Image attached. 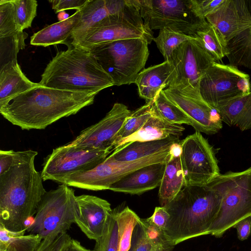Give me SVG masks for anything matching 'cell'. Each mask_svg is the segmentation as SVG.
I'll use <instances>...</instances> for the list:
<instances>
[{"label":"cell","mask_w":251,"mask_h":251,"mask_svg":"<svg viewBox=\"0 0 251 251\" xmlns=\"http://www.w3.org/2000/svg\"><path fill=\"white\" fill-rule=\"evenodd\" d=\"M210 183L221 194V203L208 234L220 238L237 223L251 216V167L221 174Z\"/></svg>","instance_id":"cell-6"},{"label":"cell","mask_w":251,"mask_h":251,"mask_svg":"<svg viewBox=\"0 0 251 251\" xmlns=\"http://www.w3.org/2000/svg\"><path fill=\"white\" fill-rule=\"evenodd\" d=\"M72 237L67 232L43 239L36 251H61Z\"/></svg>","instance_id":"cell-40"},{"label":"cell","mask_w":251,"mask_h":251,"mask_svg":"<svg viewBox=\"0 0 251 251\" xmlns=\"http://www.w3.org/2000/svg\"><path fill=\"white\" fill-rule=\"evenodd\" d=\"M172 67L168 61L144 69L137 75L134 83L140 98L146 103L153 102L158 94L169 86Z\"/></svg>","instance_id":"cell-21"},{"label":"cell","mask_w":251,"mask_h":251,"mask_svg":"<svg viewBox=\"0 0 251 251\" xmlns=\"http://www.w3.org/2000/svg\"><path fill=\"white\" fill-rule=\"evenodd\" d=\"M233 227L237 230V237L239 240L247 239L251 232V216L240 221Z\"/></svg>","instance_id":"cell-46"},{"label":"cell","mask_w":251,"mask_h":251,"mask_svg":"<svg viewBox=\"0 0 251 251\" xmlns=\"http://www.w3.org/2000/svg\"><path fill=\"white\" fill-rule=\"evenodd\" d=\"M205 19L227 42L251 27V0H224Z\"/></svg>","instance_id":"cell-17"},{"label":"cell","mask_w":251,"mask_h":251,"mask_svg":"<svg viewBox=\"0 0 251 251\" xmlns=\"http://www.w3.org/2000/svg\"><path fill=\"white\" fill-rule=\"evenodd\" d=\"M89 0H51L52 8L55 13L68 9L80 10L88 2Z\"/></svg>","instance_id":"cell-42"},{"label":"cell","mask_w":251,"mask_h":251,"mask_svg":"<svg viewBox=\"0 0 251 251\" xmlns=\"http://www.w3.org/2000/svg\"><path fill=\"white\" fill-rule=\"evenodd\" d=\"M148 42L142 38L119 40L93 45L88 49L113 80L114 85L134 83L149 55Z\"/></svg>","instance_id":"cell-5"},{"label":"cell","mask_w":251,"mask_h":251,"mask_svg":"<svg viewBox=\"0 0 251 251\" xmlns=\"http://www.w3.org/2000/svg\"><path fill=\"white\" fill-rule=\"evenodd\" d=\"M22 32L17 25L11 0H0V38L13 36Z\"/></svg>","instance_id":"cell-36"},{"label":"cell","mask_w":251,"mask_h":251,"mask_svg":"<svg viewBox=\"0 0 251 251\" xmlns=\"http://www.w3.org/2000/svg\"><path fill=\"white\" fill-rule=\"evenodd\" d=\"M163 91L187 115L196 131L213 135L222 129L223 122L217 110L202 99L199 90L185 83L169 87Z\"/></svg>","instance_id":"cell-14"},{"label":"cell","mask_w":251,"mask_h":251,"mask_svg":"<svg viewBox=\"0 0 251 251\" xmlns=\"http://www.w3.org/2000/svg\"><path fill=\"white\" fill-rule=\"evenodd\" d=\"M226 47V57L229 64L243 66L251 71V27L228 41Z\"/></svg>","instance_id":"cell-28"},{"label":"cell","mask_w":251,"mask_h":251,"mask_svg":"<svg viewBox=\"0 0 251 251\" xmlns=\"http://www.w3.org/2000/svg\"><path fill=\"white\" fill-rule=\"evenodd\" d=\"M98 94L60 90L39 84L15 97L0 108V113L22 129H43L92 104Z\"/></svg>","instance_id":"cell-2"},{"label":"cell","mask_w":251,"mask_h":251,"mask_svg":"<svg viewBox=\"0 0 251 251\" xmlns=\"http://www.w3.org/2000/svg\"><path fill=\"white\" fill-rule=\"evenodd\" d=\"M221 196L210 183L184 185L164 207L170 215L165 232L174 245L205 235L220 209Z\"/></svg>","instance_id":"cell-3"},{"label":"cell","mask_w":251,"mask_h":251,"mask_svg":"<svg viewBox=\"0 0 251 251\" xmlns=\"http://www.w3.org/2000/svg\"><path fill=\"white\" fill-rule=\"evenodd\" d=\"M14 5L15 18L21 31L31 27L36 16L37 1L35 0H11Z\"/></svg>","instance_id":"cell-38"},{"label":"cell","mask_w":251,"mask_h":251,"mask_svg":"<svg viewBox=\"0 0 251 251\" xmlns=\"http://www.w3.org/2000/svg\"><path fill=\"white\" fill-rule=\"evenodd\" d=\"M37 154L16 151L13 165L0 175V226L9 231L26 232L47 192L34 165Z\"/></svg>","instance_id":"cell-1"},{"label":"cell","mask_w":251,"mask_h":251,"mask_svg":"<svg viewBox=\"0 0 251 251\" xmlns=\"http://www.w3.org/2000/svg\"><path fill=\"white\" fill-rule=\"evenodd\" d=\"M185 185L206 184L221 174L213 147L196 131L180 142Z\"/></svg>","instance_id":"cell-12"},{"label":"cell","mask_w":251,"mask_h":251,"mask_svg":"<svg viewBox=\"0 0 251 251\" xmlns=\"http://www.w3.org/2000/svg\"><path fill=\"white\" fill-rule=\"evenodd\" d=\"M194 37L169 28H163L159 30L158 36L154 38L153 40L163 55L165 61H168L179 46Z\"/></svg>","instance_id":"cell-34"},{"label":"cell","mask_w":251,"mask_h":251,"mask_svg":"<svg viewBox=\"0 0 251 251\" xmlns=\"http://www.w3.org/2000/svg\"><path fill=\"white\" fill-rule=\"evenodd\" d=\"M153 246L147 239L139 221L132 234L130 246L128 251H151Z\"/></svg>","instance_id":"cell-41"},{"label":"cell","mask_w":251,"mask_h":251,"mask_svg":"<svg viewBox=\"0 0 251 251\" xmlns=\"http://www.w3.org/2000/svg\"><path fill=\"white\" fill-rule=\"evenodd\" d=\"M67 50L58 51L47 64L39 83L46 87L99 93L114 86L113 80L87 49L67 41Z\"/></svg>","instance_id":"cell-4"},{"label":"cell","mask_w":251,"mask_h":251,"mask_svg":"<svg viewBox=\"0 0 251 251\" xmlns=\"http://www.w3.org/2000/svg\"><path fill=\"white\" fill-rule=\"evenodd\" d=\"M76 208L74 190L62 184L46 192L26 231L42 239L67 232L75 224Z\"/></svg>","instance_id":"cell-8"},{"label":"cell","mask_w":251,"mask_h":251,"mask_svg":"<svg viewBox=\"0 0 251 251\" xmlns=\"http://www.w3.org/2000/svg\"><path fill=\"white\" fill-rule=\"evenodd\" d=\"M127 2V0H89L80 10V19L70 38V42L104 19L123 10Z\"/></svg>","instance_id":"cell-22"},{"label":"cell","mask_w":251,"mask_h":251,"mask_svg":"<svg viewBox=\"0 0 251 251\" xmlns=\"http://www.w3.org/2000/svg\"><path fill=\"white\" fill-rule=\"evenodd\" d=\"M80 17V11L77 10L68 19L47 26L33 34L30 37V44L45 47L65 44L79 23Z\"/></svg>","instance_id":"cell-26"},{"label":"cell","mask_w":251,"mask_h":251,"mask_svg":"<svg viewBox=\"0 0 251 251\" xmlns=\"http://www.w3.org/2000/svg\"><path fill=\"white\" fill-rule=\"evenodd\" d=\"M152 103H146L144 105L131 111L114 139L113 149L122 140L134 134L142 127L152 114Z\"/></svg>","instance_id":"cell-32"},{"label":"cell","mask_w":251,"mask_h":251,"mask_svg":"<svg viewBox=\"0 0 251 251\" xmlns=\"http://www.w3.org/2000/svg\"><path fill=\"white\" fill-rule=\"evenodd\" d=\"M25 233L12 232L0 226V251H36L43 239Z\"/></svg>","instance_id":"cell-29"},{"label":"cell","mask_w":251,"mask_h":251,"mask_svg":"<svg viewBox=\"0 0 251 251\" xmlns=\"http://www.w3.org/2000/svg\"><path fill=\"white\" fill-rule=\"evenodd\" d=\"M139 222L146 237L153 247L161 245L174 248L175 246L169 241L164 230L150 222L147 218H140Z\"/></svg>","instance_id":"cell-39"},{"label":"cell","mask_w":251,"mask_h":251,"mask_svg":"<svg viewBox=\"0 0 251 251\" xmlns=\"http://www.w3.org/2000/svg\"><path fill=\"white\" fill-rule=\"evenodd\" d=\"M184 130L182 125L168 123L152 113L137 132L122 140L115 148L134 141H155L172 137L179 138Z\"/></svg>","instance_id":"cell-25"},{"label":"cell","mask_w":251,"mask_h":251,"mask_svg":"<svg viewBox=\"0 0 251 251\" xmlns=\"http://www.w3.org/2000/svg\"><path fill=\"white\" fill-rule=\"evenodd\" d=\"M169 217L170 215L165 207L157 206L152 215L147 219L165 231Z\"/></svg>","instance_id":"cell-44"},{"label":"cell","mask_w":251,"mask_h":251,"mask_svg":"<svg viewBox=\"0 0 251 251\" xmlns=\"http://www.w3.org/2000/svg\"><path fill=\"white\" fill-rule=\"evenodd\" d=\"M61 251H95L94 250L88 249L82 246L80 242L72 238L69 243Z\"/></svg>","instance_id":"cell-47"},{"label":"cell","mask_w":251,"mask_h":251,"mask_svg":"<svg viewBox=\"0 0 251 251\" xmlns=\"http://www.w3.org/2000/svg\"><path fill=\"white\" fill-rule=\"evenodd\" d=\"M195 37L215 62L219 63L226 56L227 44L216 28L207 22L198 30Z\"/></svg>","instance_id":"cell-30"},{"label":"cell","mask_w":251,"mask_h":251,"mask_svg":"<svg viewBox=\"0 0 251 251\" xmlns=\"http://www.w3.org/2000/svg\"><path fill=\"white\" fill-rule=\"evenodd\" d=\"M75 224L90 240L97 241L103 235L112 212L110 203L89 195L76 196Z\"/></svg>","instance_id":"cell-18"},{"label":"cell","mask_w":251,"mask_h":251,"mask_svg":"<svg viewBox=\"0 0 251 251\" xmlns=\"http://www.w3.org/2000/svg\"><path fill=\"white\" fill-rule=\"evenodd\" d=\"M168 61L173 70L169 87L188 83L198 90L201 78L215 62L195 37L179 46Z\"/></svg>","instance_id":"cell-15"},{"label":"cell","mask_w":251,"mask_h":251,"mask_svg":"<svg viewBox=\"0 0 251 251\" xmlns=\"http://www.w3.org/2000/svg\"><path fill=\"white\" fill-rule=\"evenodd\" d=\"M174 247L158 245L152 247L151 251H172Z\"/></svg>","instance_id":"cell-48"},{"label":"cell","mask_w":251,"mask_h":251,"mask_svg":"<svg viewBox=\"0 0 251 251\" xmlns=\"http://www.w3.org/2000/svg\"><path fill=\"white\" fill-rule=\"evenodd\" d=\"M202 99L215 109L251 92L249 75L237 67L214 62L199 83Z\"/></svg>","instance_id":"cell-10"},{"label":"cell","mask_w":251,"mask_h":251,"mask_svg":"<svg viewBox=\"0 0 251 251\" xmlns=\"http://www.w3.org/2000/svg\"><path fill=\"white\" fill-rule=\"evenodd\" d=\"M216 109L226 125L241 131L251 129V92Z\"/></svg>","instance_id":"cell-27"},{"label":"cell","mask_w":251,"mask_h":251,"mask_svg":"<svg viewBox=\"0 0 251 251\" xmlns=\"http://www.w3.org/2000/svg\"><path fill=\"white\" fill-rule=\"evenodd\" d=\"M179 138L172 137L150 141H134L118 147L109 154L114 160L132 161L171 149L175 143L179 142Z\"/></svg>","instance_id":"cell-24"},{"label":"cell","mask_w":251,"mask_h":251,"mask_svg":"<svg viewBox=\"0 0 251 251\" xmlns=\"http://www.w3.org/2000/svg\"><path fill=\"white\" fill-rule=\"evenodd\" d=\"M125 7L93 26L73 41L72 45L86 48L119 40L142 38L150 44L153 32L144 23L133 0H127Z\"/></svg>","instance_id":"cell-9"},{"label":"cell","mask_w":251,"mask_h":251,"mask_svg":"<svg viewBox=\"0 0 251 251\" xmlns=\"http://www.w3.org/2000/svg\"><path fill=\"white\" fill-rule=\"evenodd\" d=\"M180 142L172 146L170 156L166 162L158 191L160 206L164 207L172 201L185 185L180 159Z\"/></svg>","instance_id":"cell-20"},{"label":"cell","mask_w":251,"mask_h":251,"mask_svg":"<svg viewBox=\"0 0 251 251\" xmlns=\"http://www.w3.org/2000/svg\"><path fill=\"white\" fill-rule=\"evenodd\" d=\"M39 85L23 73L17 61L10 62L0 69V108L15 97Z\"/></svg>","instance_id":"cell-23"},{"label":"cell","mask_w":251,"mask_h":251,"mask_svg":"<svg viewBox=\"0 0 251 251\" xmlns=\"http://www.w3.org/2000/svg\"><path fill=\"white\" fill-rule=\"evenodd\" d=\"M166 162L154 163L139 168L115 182L109 190L138 195L152 190L160 184Z\"/></svg>","instance_id":"cell-19"},{"label":"cell","mask_w":251,"mask_h":251,"mask_svg":"<svg viewBox=\"0 0 251 251\" xmlns=\"http://www.w3.org/2000/svg\"><path fill=\"white\" fill-rule=\"evenodd\" d=\"M16 151H0V175L6 172L13 165Z\"/></svg>","instance_id":"cell-45"},{"label":"cell","mask_w":251,"mask_h":251,"mask_svg":"<svg viewBox=\"0 0 251 251\" xmlns=\"http://www.w3.org/2000/svg\"><path fill=\"white\" fill-rule=\"evenodd\" d=\"M28 36L25 32L16 35L0 38V67L10 62L17 61V54L25 48V40Z\"/></svg>","instance_id":"cell-37"},{"label":"cell","mask_w":251,"mask_h":251,"mask_svg":"<svg viewBox=\"0 0 251 251\" xmlns=\"http://www.w3.org/2000/svg\"><path fill=\"white\" fill-rule=\"evenodd\" d=\"M152 113L171 124L192 125L187 115L166 97L163 90L158 94L152 103Z\"/></svg>","instance_id":"cell-31"},{"label":"cell","mask_w":251,"mask_h":251,"mask_svg":"<svg viewBox=\"0 0 251 251\" xmlns=\"http://www.w3.org/2000/svg\"><path fill=\"white\" fill-rule=\"evenodd\" d=\"M118 208L112 209L102 236L95 241V251H118V230L116 217Z\"/></svg>","instance_id":"cell-35"},{"label":"cell","mask_w":251,"mask_h":251,"mask_svg":"<svg viewBox=\"0 0 251 251\" xmlns=\"http://www.w3.org/2000/svg\"><path fill=\"white\" fill-rule=\"evenodd\" d=\"M151 30L169 28L195 37L207 21L197 13L193 0H133Z\"/></svg>","instance_id":"cell-7"},{"label":"cell","mask_w":251,"mask_h":251,"mask_svg":"<svg viewBox=\"0 0 251 251\" xmlns=\"http://www.w3.org/2000/svg\"><path fill=\"white\" fill-rule=\"evenodd\" d=\"M118 230V251H128L133 229L140 218L128 206L118 210L116 215Z\"/></svg>","instance_id":"cell-33"},{"label":"cell","mask_w":251,"mask_h":251,"mask_svg":"<svg viewBox=\"0 0 251 251\" xmlns=\"http://www.w3.org/2000/svg\"><path fill=\"white\" fill-rule=\"evenodd\" d=\"M131 112L126 105L114 103L101 120L81 131L68 144L89 150H113L114 139Z\"/></svg>","instance_id":"cell-16"},{"label":"cell","mask_w":251,"mask_h":251,"mask_svg":"<svg viewBox=\"0 0 251 251\" xmlns=\"http://www.w3.org/2000/svg\"><path fill=\"white\" fill-rule=\"evenodd\" d=\"M224 0H193L195 9L198 15L205 17L215 11Z\"/></svg>","instance_id":"cell-43"},{"label":"cell","mask_w":251,"mask_h":251,"mask_svg":"<svg viewBox=\"0 0 251 251\" xmlns=\"http://www.w3.org/2000/svg\"><path fill=\"white\" fill-rule=\"evenodd\" d=\"M113 150H89L68 144L53 150L45 158L41 175L43 180L61 183L71 175L90 171L101 163Z\"/></svg>","instance_id":"cell-13"},{"label":"cell","mask_w":251,"mask_h":251,"mask_svg":"<svg viewBox=\"0 0 251 251\" xmlns=\"http://www.w3.org/2000/svg\"><path fill=\"white\" fill-rule=\"evenodd\" d=\"M170 151V149L127 162L115 160L109 155L94 169L71 175L61 183L92 191L109 190L115 182L139 168L154 163L166 162L169 157Z\"/></svg>","instance_id":"cell-11"}]
</instances>
